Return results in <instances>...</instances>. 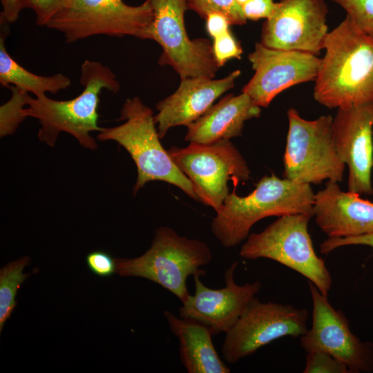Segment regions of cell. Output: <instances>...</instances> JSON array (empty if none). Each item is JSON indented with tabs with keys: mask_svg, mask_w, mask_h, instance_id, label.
<instances>
[{
	"mask_svg": "<svg viewBox=\"0 0 373 373\" xmlns=\"http://www.w3.org/2000/svg\"><path fill=\"white\" fill-rule=\"evenodd\" d=\"M373 101L337 108L332 122L334 144L342 161L347 165V189L373 194Z\"/></svg>",
	"mask_w": 373,
	"mask_h": 373,
	"instance_id": "9a60e30c",
	"label": "cell"
},
{
	"mask_svg": "<svg viewBox=\"0 0 373 373\" xmlns=\"http://www.w3.org/2000/svg\"><path fill=\"white\" fill-rule=\"evenodd\" d=\"M234 186L216 212L211 222L215 237L225 247H233L246 240L252 226L262 218L291 214L314 216V195L309 184L298 183L275 175H265L255 189L245 197Z\"/></svg>",
	"mask_w": 373,
	"mask_h": 373,
	"instance_id": "3957f363",
	"label": "cell"
},
{
	"mask_svg": "<svg viewBox=\"0 0 373 373\" xmlns=\"http://www.w3.org/2000/svg\"><path fill=\"white\" fill-rule=\"evenodd\" d=\"M278 2L274 0H249L242 6L245 18L257 21L269 18L276 10Z\"/></svg>",
	"mask_w": 373,
	"mask_h": 373,
	"instance_id": "f546056e",
	"label": "cell"
},
{
	"mask_svg": "<svg viewBox=\"0 0 373 373\" xmlns=\"http://www.w3.org/2000/svg\"><path fill=\"white\" fill-rule=\"evenodd\" d=\"M7 30L3 27L0 37V83L2 86H14L39 97L46 93H57L70 86V79L64 74L41 76L28 71L17 63L5 46Z\"/></svg>",
	"mask_w": 373,
	"mask_h": 373,
	"instance_id": "44dd1931",
	"label": "cell"
},
{
	"mask_svg": "<svg viewBox=\"0 0 373 373\" xmlns=\"http://www.w3.org/2000/svg\"><path fill=\"white\" fill-rule=\"evenodd\" d=\"M213 52L219 66H222L231 59H240L242 49L230 30L213 39Z\"/></svg>",
	"mask_w": 373,
	"mask_h": 373,
	"instance_id": "4316f807",
	"label": "cell"
},
{
	"mask_svg": "<svg viewBox=\"0 0 373 373\" xmlns=\"http://www.w3.org/2000/svg\"><path fill=\"white\" fill-rule=\"evenodd\" d=\"M120 119L124 120L123 124L102 128L97 138L115 141L129 153L137 172L133 193L149 182L162 181L176 186L198 201L191 181L162 146L152 110L136 96L125 101Z\"/></svg>",
	"mask_w": 373,
	"mask_h": 373,
	"instance_id": "277c9868",
	"label": "cell"
},
{
	"mask_svg": "<svg viewBox=\"0 0 373 373\" xmlns=\"http://www.w3.org/2000/svg\"><path fill=\"white\" fill-rule=\"evenodd\" d=\"M314 98L328 108L373 101V39L346 15L325 40Z\"/></svg>",
	"mask_w": 373,
	"mask_h": 373,
	"instance_id": "6da1fadb",
	"label": "cell"
},
{
	"mask_svg": "<svg viewBox=\"0 0 373 373\" xmlns=\"http://www.w3.org/2000/svg\"><path fill=\"white\" fill-rule=\"evenodd\" d=\"M248 59L255 73L242 92L260 107H267L284 90L315 79L321 61L309 52L271 48L260 42Z\"/></svg>",
	"mask_w": 373,
	"mask_h": 373,
	"instance_id": "5bb4252c",
	"label": "cell"
},
{
	"mask_svg": "<svg viewBox=\"0 0 373 373\" xmlns=\"http://www.w3.org/2000/svg\"><path fill=\"white\" fill-rule=\"evenodd\" d=\"M325 0H280L264 22L260 43L266 47L317 55L328 32Z\"/></svg>",
	"mask_w": 373,
	"mask_h": 373,
	"instance_id": "4fadbf2b",
	"label": "cell"
},
{
	"mask_svg": "<svg viewBox=\"0 0 373 373\" xmlns=\"http://www.w3.org/2000/svg\"><path fill=\"white\" fill-rule=\"evenodd\" d=\"M289 130L283 157L284 178L298 183L342 181L345 164L336 150L333 117L322 115L307 120L291 108L287 113Z\"/></svg>",
	"mask_w": 373,
	"mask_h": 373,
	"instance_id": "52a82bcc",
	"label": "cell"
},
{
	"mask_svg": "<svg viewBox=\"0 0 373 373\" xmlns=\"http://www.w3.org/2000/svg\"><path fill=\"white\" fill-rule=\"evenodd\" d=\"M303 373H351L345 363L323 351L307 352Z\"/></svg>",
	"mask_w": 373,
	"mask_h": 373,
	"instance_id": "484cf974",
	"label": "cell"
},
{
	"mask_svg": "<svg viewBox=\"0 0 373 373\" xmlns=\"http://www.w3.org/2000/svg\"><path fill=\"white\" fill-rule=\"evenodd\" d=\"M153 18L146 39L156 41L162 52L160 65H169L181 79L207 77L214 78L218 68L210 41L204 38L191 39L184 25L186 0H149Z\"/></svg>",
	"mask_w": 373,
	"mask_h": 373,
	"instance_id": "30bf717a",
	"label": "cell"
},
{
	"mask_svg": "<svg viewBox=\"0 0 373 373\" xmlns=\"http://www.w3.org/2000/svg\"><path fill=\"white\" fill-rule=\"evenodd\" d=\"M30 262L29 257L23 256L8 263L0 270V332L17 304L15 298L18 289L31 274L22 272Z\"/></svg>",
	"mask_w": 373,
	"mask_h": 373,
	"instance_id": "7402d4cb",
	"label": "cell"
},
{
	"mask_svg": "<svg viewBox=\"0 0 373 373\" xmlns=\"http://www.w3.org/2000/svg\"><path fill=\"white\" fill-rule=\"evenodd\" d=\"M153 18L149 0L136 6L122 0H67L45 26L62 33L67 43L102 35L146 39Z\"/></svg>",
	"mask_w": 373,
	"mask_h": 373,
	"instance_id": "ba28073f",
	"label": "cell"
},
{
	"mask_svg": "<svg viewBox=\"0 0 373 373\" xmlns=\"http://www.w3.org/2000/svg\"><path fill=\"white\" fill-rule=\"evenodd\" d=\"M347 245H365L373 251V233L357 236L345 238H327L320 245L323 254H328L333 250Z\"/></svg>",
	"mask_w": 373,
	"mask_h": 373,
	"instance_id": "4dcf8cb0",
	"label": "cell"
},
{
	"mask_svg": "<svg viewBox=\"0 0 373 373\" xmlns=\"http://www.w3.org/2000/svg\"><path fill=\"white\" fill-rule=\"evenodd\" d=\"M315 221L328 238H345L373 233V202L357 193L343 191L338 182L328 181L314 195Z\"/></svg>",
	"mask_w": 373,
	"mask_h": 373,
	"instance_id": "ac0fdd59",
	"label": "cell"
},
{
	"mask_svg": "<svg viewBox=\"0 0 373 373\" xmlns=\"http://www.w3.org/2000/svg\"><path fill=\"white\" fill-rule=\"evenodd\" d=\"M12 95L10 99L0 107V135L12 134L25 119L22 112L26 106L28 93L14 86H10Z\"/></svg>",
	"mask_w": 373,
	"mask_h": 373,
	"instance_id": "603a6c76",
	"label": "cell"
},
{
	"mask_svg": "<svg viewBox=\"0 0 373 373\" xmlns=\"http://www.w3.org/2000/svg\"><path fill=\"white\" fill-rule=\"evenodd\" d=\"M212 259L204 242L181 236L173 229L160 227L150 248L134 258H116V273L121 276L141 277L151 280L184 303L189 296L187 278L204 276L202 267Z\"/></svg>",
	"mask_w": 373,
	"mask_h": 373,
	"instance_id": "5b68a950",
	"label": "cell"
},
{
	"mask_svg": "<svg viewBox=\"0 0 373 373\" xmlns=\"http://www.w3.org/2000/svg\"><path fill=\"white\" fill-rule=\"evenodd\" d=\"M188 8L204 19L212 12L225 15L231 25H244L247 22L242 6L236 0H186Z\"/></svg>",
	"mask_w": 373,
	"mask_h": 373,
	"instance_id": "cb8c5ba5",
	"label": "cell"
},
{
	"mask_svg": "<svg viewBox=\"0 0 373 373\" xmlns=\"http://www.w3.org/2000/svg\"><path fill=\"white\" fill-rule=\"evenodd\" d=\"M261 107L247 93L229 94L187 126L185 140L211 144L241 136L245 122L258 117Z\"/></svg>",
	"mask_w": 373,
	"mask_h": 373,
	"instance_id": "d6986e66",
	"label": "cell"
},
{
	"mask_svg": "<svg viewBox=\"0 0 373 373\" xmlns=\"http://www.w3.org/2000/svg\"><path fill=\"white\" fill-rule=\"evenodd\" d=\"M172 333L179 341L180 358L189 373H229V367L219 356L211 329L201 322L164 312Z\"/></svg>",
	"mask_w": 373,
	"mask_h": 373,
	"instance_id": "ffe728a7",
	"label": "cell"
},
{
	"mask_svg": "<svg viewBox=\"0 0 373 373\" xmlns=\"http://www.w3.org/2000/svg\"><path fill=\"white\" fill-rule=\"evenodd\" d=\"M67 0H21L23 8L33 10L37 26H46Z\"/></svg>",
	"mask_w": 373,
	"mask_h": 373,
	"instance_id": "83f0119b",
	"label": "cell"
},
{
	"mask_svg": "<svg viewBox=\"0 0 373 373\" xmlns=\"http://www.w3.org/2000/svg\"><path fill=\"white\" fill-rule=\"evenodd\" d=\"M342 7L355 26L373 39V0H331Z\"/></svg>",
	"mask_w": 373,
	"mask_h": 373,
	"instance_id": "d4e9b609",
	"label": "cell"
},
{
	"mask_svg": "<svg viewBox=\"0 0 373 373\" xmlns=\"http://www.w3.org/2000/svg\"><path fill=\"white\" fill-rule=\"evenodd\" d=\"M79 82L84 86L83 91L69 100H55L46 95L39 97L28 95L22 116L39 120L41 128L38 137L41 142L53 146L59 135L65 132L84 148H97L90 133L102 129L98 125L99 94L103 89L117 93L120 84L108 66L88 59L81 66Z\"/></svg>",
	"mask_w": 373,
	"mask_h": 373,
	"instance_id": "7a4b0ae2",
	"label": "cell"
},
{
	"mask_svg": "<svg viewBox=\"0 0 373 373\" xmlns=\"http://www.w3.org/2000/svg\"><path fill=\"white\" fill-rule=\"evenodd\" d=\"M1 23L8 24L16 21L23 9L21 0H1Z\"/></svg>",
	"mask_w": 373,
	"mask_h": 373,
	"instance_id": "d6a6232c",
	"label": "cell"
},
{
	"mask_svg": "<svg viewBox=\"0 0 373 373\" xmlns=\"http://www.w3.org/2000/svg\"><path fill=\"white\" fill-rule=\"evenodd\" d=\"M205 19L207 32L213 39L230 30L231 23L229 19L222 13H210Z\"/></svg>",
	"mask_w": 373,
	"mask_h": 373,
	"instance_id": "1f68e13d",
	"label": "cell"
},
{
	"mask_svg": "<svg viewBox=\"0 0 373 373\" xmlns=\"http://www.w3.org/2000/svg\"><path fill=\"white\" fill-rule=\"evenodd\" d=\"M240 75V70H236L218 79L207 77L181 79L177 90L156 104L154 119L160 139L169 128L187 126L203 115L220 96L234 86Z\"/></svg>",
	"mask_w": 373,
	"mask_h": 373,
	"instance_id": "e0dca14e",
	"label": "cell"
},
{
	"mask_svg": "<svg viewBox=\"0 0 373 373\" xmlns=\"http://www.w3.org/2000/svg\"><path fill=\"white\" fill-rule=\"evenodd\" d=\"M249 0H236V1L240 5V6H242L244 5L247 1H248Z\"/></svg>",
	"mask_w": 373,
	"mask_h": 373,
	"instance_id": "836d02e7",
	"label": "cell"
},
{
	"mask_svg": "<svg viewBox=\"0 0 373 373\" xmlns=\"http://www.w3.org/2000/svg\"><path fill=\"white\" fill-rule=\"evenodd\" d=\"M306 309L261 302L255 297L233 327L225 333L221 353L233 364L280 338L300 337L308 328Z\"/></svg>",
	"mask_w": 373,
	"mask_h": 373,
	"instance_id": "8fae6325",
	"label": "cell"
},
{
	"mask_svg": "<svg viewBox=\"0 0 373 373\" xmlns=\"http://www.w3.org/2000/svg\"><path fill=\"white\" fill-rule=\"evenodd\" d=\"M86 262L89 269L99 277L108 278L116 272L115 259L103 251H94L87 254Z\"/></svg>",
	"mask_w": 373,
	"mask_h": 373,
	"instance_id": "f1b7e54d",
	"label": "cell"
},
{
	"mask_svg": "<svg viewBox=\"0 0 373 373\" xmlns=\"http://www.w3.org/2000/svg\"><path fill=\"white\" fill-rule=\"evenodd\" d=\"M180 170L191 181L198 201L218 211L229 193L227 182L233 186L250 178L249 168L229 140L211 144L191 142L184 148L167 150Z\"/></svg>",
	"mask_w": 373,
	"mask_h": 373,
	"instance_id": "9c48e42d",
	"label": "cell"
},
{
	"mask_svg": "<svg viewBox=\"0 0 373 373\" xmlns=\"http://www.w3.org/2000/svg\"><path fill=\"white\" fill-rule=\"evenodd\" d=\"M312 217L308 213L278 217L262 231L249 234L240 256L278 262L305 276L327 296L333 280L325 262L314 250L308 230Z\"/></svg>",
	"mask_w": 373,
	"mask_h": 373,
	"instance_id": "8992f818",
	"label": "cell"
},
{
	"mask_svg": "<svg viewBox=\"0 0 373 373\" xmlns=\"http://www.w3.org/2000/svg\"><path fill=\"white\" fill-rule=\"evenodd\" d=\"M237 266L236 261L226 270L225 286L220 289L208 287L199 276H193L195 292L180 307V316L201 322L213 335L230 330L262 287L260 281L236 284L233 276Z\"/></svg>",
	"mask_w": 373,
	"mask_h": 373,
	"instance_id": "2e32d148",
	"label": "cell"
},
{
	"mask_svg": "<svg viewBox=\"0 0 373 373\" xmlns=\"http://www.w3.org/2000/svg\"><path fill=\"white\" fill-rule=\"evenodd\" d=\"M312 300V326L300 336L307 352H327L347 364L351 373L373 372V343L363 341L351 330L345 314L335 309L309 281Z\"/></svg>",
	"mask_w": 373,
	"mask_h": 373,
	"instance_id": "7c38bea8",
	"label": "cell"
}]
</instances>
